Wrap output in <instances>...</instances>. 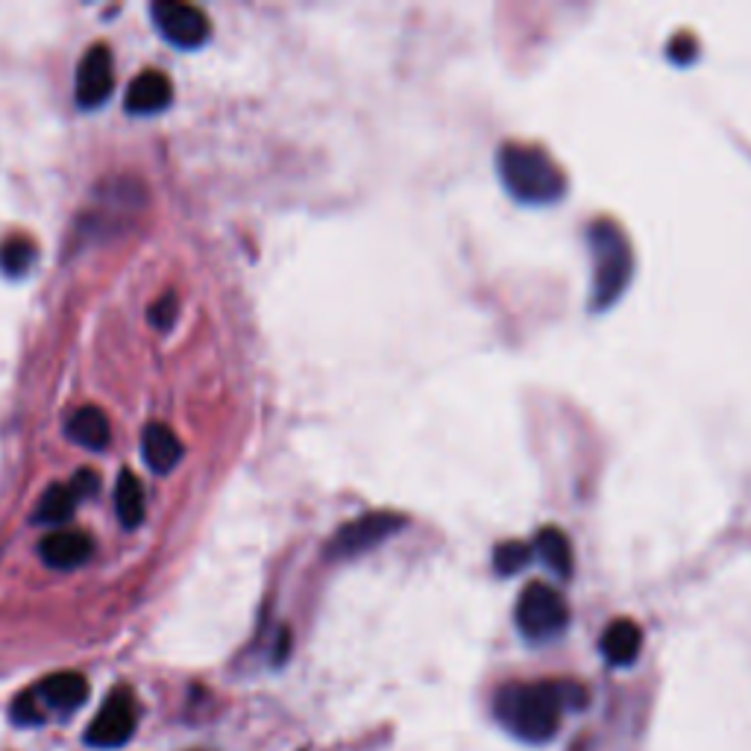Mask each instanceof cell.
I'll return each mask as SVG.
<instances>
[{"instance_id":"cell-18","label":"cell","mask_w":751,"mask_h":751,"mask_svg":"<svg viewBox=\"0 0 751 751\" xmlns=\"http://www.w3.org/2000/svg\"><path fill=\"white\" fill-rule=\"evenodd\" d=\"M36 259H39V247H36L33 238L9 236L0 241V270L9 279L27 277L33 270Z\"/></svg>"},{"instance_id":"cell-6","label":"cell","mask_w":751,"mask_h":751,"mask_svg":"<svg viewBox=\"0 0 751 751\" xmlns=\"http://www.w3.org/2000/svg\"><path fill=\"white\" fill-rule=\"evenodd\" d=\"M150 16H153L159 36L171 41L173 48L194 50L212 36V24L203 9L182 3V0H156L150 7Z\"/></svg>"},{"instance_id":"cell-20","label":"cell","mask_w":751,"mask_h":751,"mask_svg":"<svg viewBox=\"0 0 751 751\" xmlns=\"http://www.w3.org/2000/svg\"><path fill=\"white\" fill-rule=\"evenodd\" d=\"M177 314H180V300H177V294L173 291H164L159 300L150 306V323H153L159 332H168V329L173 327V320H177Z\"/></svg>"},{"instance_id":"cell-3","label":"cell","mask_w":751,"mask_h":751,"mask_svg":"<svg viewBox=\"0 0 751 751\" xmlns=\"http://www.w3.org/2000/svg\"><path fill=\"white\" fill-rule=\"evenodd\" d=\"M590 259H593V294L590 306L597 311L611 309L613 302L625 294L634 273V253L629 236L611 218H599L588 227Z\"/></svg>"},{"instance_id":"cell-7","label":"cell","mask_w":751,"mask_h":751,"mask_svg":"<svg viewBox=\"0 0 751 751\" xmlns=\"http://www.w3.org/2000/svg\"><path fill=\"white\" fill-rule=\"evenodd\" d=\"M139 725V708L130 690H112L103 708L98 711L94 722L86 731V743L94 749H118L136 734Z\"/></svg>"},{"instance_id":"cell-5","label":"cell","mask_w":751,"mask_h":751,"mask_svg":"<svg viewBox=\"0 0 751 751\" xmlns=\"http://www.w3.org/2000/svg\"><path fill=\"white\" fill-rule=\"evenodd\" d=\"M405 525H409V517L397 514V511H373V514H364L338 529V534L329 543V555L352 558L361 555V552H370V549L382 547L384 540H391L393 534H400Z\"/></svg>"},{"instance_id":"cell-4","label":"cell","mask_w":751,"mask_h":751,"mask_svg":"<svg viewBox=\"0 0 751 751\" xmlns=\"http://www.w3.org/2000/svg\"><path fill=\"white\" fill-rule=\"evenodd\" d=\"M514 620L525 640L543 643V640L558 638L570 625V604L561 597V590L534 581L517 599Z\"/></svg>"},{"instance_id":"cell-19","label":"cell","mask_w":751,"mask_h":751,"mask_svg":"<svg viewBox=\"0 0 751 751\" xmlns=\"http://www.w3.org/2000/svg\"><path fill=\"white\" fill-rule=\"evenodd\" d=\"M534 549L529 543H520V540H505L493 549V567H497L499 575H517L523 570L525 563L531 561Z\"/></svg>"},{"instance_id":"cell-13","label":"cell","mask_w":751,"mask_h":751,"mask_svg":"<svg viewBox=\"0 0 751 751\" xmlns=\"http://www.w3.org/2000/svg\"><path fill=\"white\" fill-rule=\"evenodd\" d=\"M599 649H602L604 661L611 667H631L638 661L640 649H643V631L634 620H613L608 629L602 631V640H599Z\"/></svg>"},{"instance_id":"cell-22","label":"cell","mask_w":751,"mask_h":751,"mask_svg":"<svg viewBox=\"0 0 751 751\" xmlns=\"http://www.w3.org/2000/svg\"><path fill=\"white\" fill-rule=\"evenodd\" d=\"M670 57L675 59V62H681V66H684V62H690V59L695 57V41H690L687 36H678V39L672 41Z\"/></svg>"},{"instance_id":"cell-12","label":"cell","mask_w":751,"mask_h":751,"mask_svg":"<svg viewBox=\"0 0 751 751\" xmlns=\"http://www.w3.org/2000/svg\"><path fill=\"white\" fill-rule=\"evenodd\" d=\"M173 86L162 71H144L130 82L123 107L132 114H156L171 107Z\"/></svg>"},{"instance_id":"cell-16","label":"cell","mask_w":751,"mask_h":751,"mask_svg":"<svg viewBox=\"0 0 751 751\" xmlns=\"http://www.w3.org/2000/svg\"><path fill=\"white\" fill-rule=\"evenodd\" d=\"M114 511H118V520H121L123 529H139L144 523V514H148L144 488H141V482L130 470H123L118 475V484H114Z\"/></svg>"},{"instance_id":"cell-9","label":"cell","mask_w":751,"mask_h":751,"mask_svg":"<svg viewBox=\"0 0 751 751\" xmlns=\"http://www.w3.org/2000/svg\"><path fill=\"white\" fill-rule=\"evenodd\" d=\"M98 475L91 470H80V473L66 484H53V488L44 490V497L39 499L36 505L33 520L36 523H66L68 517L74 514L77 505L82 499H89L94 490H98Z\"/></svg>"},{"instance_id":"cell-15","label":"cell","mask_w":751,"mask_h":751,"mask_svg":"<svg viewBox=\"0 0 751 751\" xmlns=\"http://www.w3.org/2000/svg\"><path fill=\"white\" fill-rule=\"evenodd\" d=\"M68 438L86 450H107L109 441H112L109 417L98 405H82L68 417Z\"/></svg>"},{"instance_id":"cell-21","label":"cell","mask_w":751,"mask_h":751,"mask_svg":"<svg viewBox=\"0 0 751 751\" xmlns=\"http://www.w3.org/2000/svg\"><path fill=\"white\" fill-rule=\"evenodd\" d=\"M12 717H16L18 725H36V722H41V708L36 702L33 690L18 695L16 704H12Z\"/></svg>"},{"instance_id":"cell-10","label":"cell","mask_w":751,"mask_h":751,"mask_svg":"<svg viewBox=\"0 0 751 751\" xmlns=\"http://www.w3.org/2000/svg\"><path fill=\"white\" fill-rule=\"evenodd\" d=\"M33 695L36 702H39L41 713H71L89 699V681L80 672H57V675L44 678L39 690H33Z\"/></svg>"},{"instance_id":"cell-11","label":"cell","mask_w":751,"mask_h":751,"mask_svg":"<svg viewBox=\"0 0 751 751\" xmlns=\"http://www.w3.org/2000/svg\"><path fill=\"white\" fill-rule=\"evenodd\" d=\"M91 552H94V543L86 531L80 529H66L53 531L48 538L39 543V558L53 570H74L89 561Z\"/></svg>"},{"instance_id":"cell-14","label":"cell","mask_w":751,"mask_h":751,"mask_svg":"<svg viewBox=\"0 0 751 751\" xmlns=\"http://www.w3.org/2000/svg\"><path fill=\"white\" fill-rule=\"evenodd\" d=\"M141 452L153 473H171L182 461V441L164 423H150L141 434Z\"/></svg>"},{"instance_id":"cell-17","label":"cell","mask_w":751,"mask_h":751,"mask_svg":"<svg viewBox=\"0 0 751 751\" xmlns=\"http://www.w3.org/2000/svg\"><path fill=\"white\" fill-rule=\"evenodd\" d=\"M534 552L543 558V563H547L549 570L558 572L561 579H570L572 547H570V538H567L558 525H547V529L538 531V538H534Z\"/></svg>"},{"instance_id":"cell-2","label":"cell","mask_w":751,"mask_h":751,"mask_svg":"<svg viewBox=\"0 0 751 751\" xmlns=\"http://www.w3.org/2000/svg\"><path fill=\"white\" fill-rule=\"evenodd\" d=\"M499 180L520 203L547 206L567 194V173L543 148L508 141L497 153Z\"/></svg>"},{"instance_id":"cell-8","label":"cell","mask_w":751,"mask_h":751,"mask_svg":"<svg viewBox=\"0 0 751 751\" xmlns=\"http://www.w3.org/2000/svg\"><path fill=\"white\" fill-rule=\"evenodd\" d=\"M114 66L107 44H94L77 68V103L86 109L103 107L112 98Z\"/></svg>"},{"instance_id":"cell-1","label":"cell","mask_w":751,"mask_h":751,"mask_svg":"<svg viewBox=\"0 0 751 751\" xmlns=\"http://www.w3.org/2000/svg\"><path fill=\"white\" fill-rule=\"evenodd\" d=\"M588 702L584 687L572 681H520L505 684L493 699V713L517 740L525 743H549L561 728L567 708H581Z\"/></svg>"}]
</instances>
